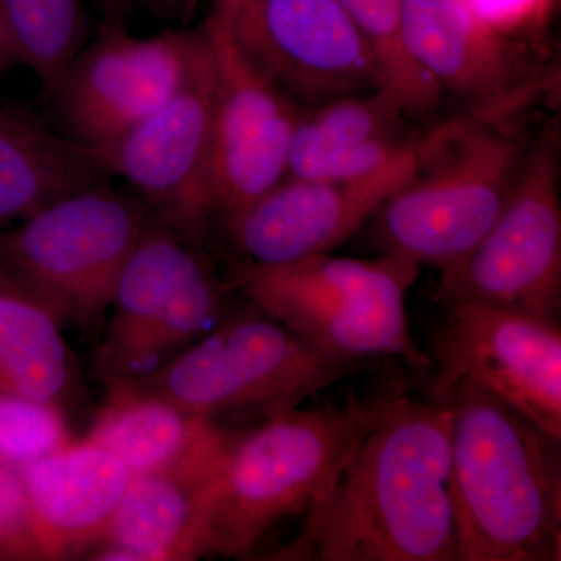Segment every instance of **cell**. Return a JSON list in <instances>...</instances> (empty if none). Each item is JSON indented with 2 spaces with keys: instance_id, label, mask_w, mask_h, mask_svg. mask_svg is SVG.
<instances>
[{
  "instance_id": "obj_25",
  "label": "cell",
  "mask_w": 561,
  "mask_h": 561,
  "mask_svg": "<svg viewBox=\"0 0 561 561\" xmlns=\"http://www.w3.org/2000/svg\"><path fill=\"white\" fill-rule=\"evenodd\" d=\"M57 405L0 393V461L22 468L68 445Z\"/></svg>"
},
{
  "instance_id": "obj_12",
  "label": "cell",
  "mask_w": 561,
  "mask_h": 561,
  "mask_svg": "<svg viewBox=\"0 0 561 561\" xmlns=\"http://www.w3.org/2000/svg\"><path fill=\"white\" fill-rule=\"evenodd\" d=\"M224 22L243 57L300 108L383 87L341 0H241Z\"/></svg>"
},
{
  "instance_id": "obj_7",
  "label": "cell",
  "mask_w": 561,
  "mask_h": 561,
  "mask_svg": "<svg viewBox=\"0 0 561 561\" xmlns=\"http://www.w3.org/2000/svg\"><path fill=\"white\" fill-rule=\"evenodd\" d=\"M150 224L149 206L108 181L73 192L7 236L5 276L51 312L90 328L110 308L122 267Z\"/></svg>"
},
{
  "instance_id": "obj_16",
  "label": "cell",
  "mask_w": 561,
  "mask_h": 561,
  "mask_svg": "<svg viewBox=\"0 0 561 561\" xmlns=\"http://www.w3.org/2000/svg\"><path fill=\"white\" fill-rule=\"evenodd\" d=\"M416 153L367 180L286 176L221 221L239 264L273 267L330 253L381 209L415 171Z\"/></svg>"
},
{
  "instance_id": "obj_11",
  "label": "cell",
  "mask_w": 561,
  "mask_h": 561,
  "mask_svg": "<svg viewBox=\"0 0 561 561\" xmlns=\"http://www.w3.org/2000/svg\"><path fill=\"white\" fill-rule=\"evenodd\" d=\"M214 110L216 72L202 27L180 90L102 153L111 175L127 181L158 219L197 241L214 220L209 195Z\"/></svg>"
},
{
  "instance_id": "obj_21",
  "label": "cell",
  "mask_w": 561,
  "mask_h": 561,
  "mask_svg": "<svg viewBox=\"0 0 561 561\" xmlns=\"http://www.w3.org/2000/svg\"><path fill=\"white\" fill-rule=\"evenodd\" d=\"M98 151L50 130L33 111L0 108V224L110 181Z\"/></svg>"
},
{
  "instance_id": "obj_6",
  "label": "cell",
  "mask_w": 561,
  "mask_h": 561,
  "mask_svg": "<svg viewBox=\"0 0 561 561\" xmlns=\"http://www.w3.org/2000/svg\"><path fill=\"white\" fill-rule=\"evenodd\" d=\"M360 368L313 348L253 306L157 370L117 383L221 423L290 411Z\"/></svg>"
},
{
  "instance_id": "obj_17",
  "label": "cell",
  "mask_w": 561,
  "mask_h": 561,
  "mask_svg": "<svg viewBox=\"0 0 561 561\" xmlns=\"http://www.w3.org/2000/svg\"><path fill=\"white\" fill-rule=\"evenodd\" d=\"M409 119L408 111L382 88L302 108L287 176L357 181L390 171L419 153L421 135Z\"/></svg>"
},
{
  "instance_id": "obj_13",
  "label": "cell",
  "mask_w": 561,
  "mask_h": 561,
  "mask_svg": "<svg viewBox=\"0 0 561 561\" xmlns=\"http://www.w3.org/2000/svg\"><path fill=\"white\" fill-rule=\"evenodd\" d=\"M402 36L442 94L451 92L478 119L512 127L556 88L523 39L491 28L465 0H402Z\"/></svg>"
},
{
  "instance_id": "obj_26",
  "label": "cell",
  "mask_w": 561,
  "mask_h": 561,
  "mask_svg": "<svg viewBox=\"0 0 561 561\" xmlns=\"http://www.w3.org/2000/svg\"><path fill=\"white\" fill-rule=\"evenodd\" d=\"M0 559H44L21 468L0 461Z\"/></svg>"
},
{
  "instance_id": "obj_22",
  "label": "cell",
  "mask_w": 561,
  "mask_h": 561,
  "mask_svg": "<svg viewBox=\"0 0 561 561\" xmlns=\"http://www.w3.org/2000/svg\"><path fill=\"white\" fill-rule=\"evenodd\" d=\"M69 382L54 312L0 273V393L57 405Z\"/></svg>"
},
{
  "instance_id": "obj_5",
  "label": "cell",
  "mask_w": 561,
  "mask_h": 561,
  "mask_svg": "<svg viewBox=\"0 0 561 561\" xmlns=\"http://www.w3.org/2000/svg\"><path fill=\"white\" fill-rule=\"evenodd\" d=\"M420 265L397 254L353 260L313 254L290 264H238L232 287L254 308L313 348L337 359L401 357L416 371L432 368L413 341L405 298Z\"/></svg>"
},
{
  "instance_id": "obj_29",
  "label": "cell",
  "mask_w": 561,
  "mask_h": 561,
  "mask_svg": "<svg viewBox=\"0 0 561 561\" xmlns=\"http://www.w3.org/2000/svg\"><path fill=\"white\" fill-rule=\"evenodd\" d=\"M20 65L11 47L9 33H7L5 21H3L2 7H0V76L9 72L11 68Z\"/></svg>"
},
{
  "instance_id": "obj_18",
  "label": "cell",
  "mask_w": 561,
  "mask_h": 561,
  "mask_svg": "<svg viewBox=\"0 0 561 561\" xmlns=\"http://www.w3.org/2000/svg\"><path fill=\"white\" fill-rule=\"evenodd\" d=\"M21 471L44 559L99 545L131 482L116 456L90 442L68 443Z\"/></svg>"
},
{
  "instance_id": "obj_10",
  "label": "cell",
  "mask_w": 561,
  "mask_h": 561,
  "mask_svg": "<svg viewBox=\"0 0 561 561\" xmlns=\"http://www.w3.org/2000/svg\"><path fill=\"white\" fill-rule=\"evenodd\" d=\"M431 339L432 401L470 381L561 440V328L476 302L443 306Z\"/></svg>"
},
{
  "instance_id": "obj_15",
  "label": "cell",
  "mask_w": 561,
  "mask_h": 561,
  "mask_svg": "<svg viewBox=\"0 0 561 561\" xmlns=\"http://www.w3.org/2000/svg\"><path fill=\"white\" fill-rule=\"evenodd\" d=\"M203 31L216 72L209 195L214 219L224 221L286 179L302 108L243 57L219 16Z\"/></svg>"
},
{
  "instance_id": "obj_1",
  "label": "cell",
  "mask_w": 561,
  "mask_h": 561,
  "mask_svg": "<svg viewBox=\"0 0 561 561\" xmlns=\"http://www.w3.org/2000/svg\"><path fill=\"white\" fill-rule=\"evenodd\" d=\"M451 409L405 398L305 515L287 560L457 561Z\"/></svg>"
},
{
  "instance_id": "obj_23",
  "label": "cell",
  "mask_w": 561,
  "mask_h": 561,
  "mask_svg": "<svg viewBox=\"0 0 561 561\" xmlns=\"http://www.w3.org/2000/svg\"><path fill=\"white\" fill-rule=\"evenodd\" d=\"M0 7L18 62L51 94L81 50L79 0H0Z\"/></svg>"
},
{
  "instance_id": "obj_2",
  "label": "cell",
  "mask_w": 561,
  "mask_h": 561,
  "mask_svg": "<svg viewBox=\"0 0 561 561\" xmlns=\"http://www.w3.org/2000/svg\"><path fill=\"white\" fill-rule=\"evenodd\" d=\"M451 409L457 561L561 560V440L470 381Z\"/></svg>"
},
{
  "instance_id": "obj_20",
  "label": "cell",
  "mask_w": 561,
  "mask_h": 561,
  "mask_svg": "<svg viewBox=\"0 0 561 561\" xmlns=\"http://www.w3.org/2000/svg\"><path fill=\"white\" fill-rule=\"evenodd\" d=\"M221 467L136 476L99 545L101 560L208 556L206 518Z\"/></svg>"
},
{
  "instance_id": "obj_4",
  "label": "cell",
  "mask_w": 561,
  "mask_h": 561,
  "mask_svg": "<svg viewBox=\"0 0 561 561\" xmlns=\"http://www.w3.org/2000/svg\"><path fill=\"white\" fill-rule=\"evenodd\" d=\"M530 146L470 114L421 136L411 179L375 214L382 253L438 271L459 261L511 201Z\"/></svg>"
},
{
  "instance_id": "obj_27",
  "label": "cell",
  "mask_w": 561,
  "mask_h": 561,
  "mask_svg": "<svg viewBox=\"0 0 561 561\" xmlns=\"http://www.w3.org/2000/svg\"><path fill=\"white\" fill-rule=\"evenodd\" d=\"M465 3L494 31L522 39L545 24L556 0H465Z\"/></svg>"
},
{
  "instance_id": "obj_28",
  "label": "cell",
  "mask_w": 561,
  "mask_h": 561,
  "mask_svg": "<svg viewBox=\"0 0 561 561\" xmlns=\"http://www.w3.org/2000/svg\"><path fill=\"white\" fill-rule=\"evenodd\" d=\"M131 0H102L108 22L106 24H121L122 14ZM151 16L161 21H175L181 14L191 9L192 0H139Z\"/></svg>"
},
{
  "instance_id": "obj_3",
  "label": "cell",
  "mask_w": 561,
  "mask_h": 561,
  "mask_svg": "<svg viewBox=\"0 0 561 561\" xmlns=\"http://www.w3.org/2000/svg\"><path fill=\"white\" fill-rule=\"evenodd\" d=\"M405 397L276 413L241 432L214 483L206 518L208 553L241 557L287 516H305L337 481L364 438Z\"/></svg>"
},
{
  "instance_id": "obj_9",
  "label": "cell",
  "mask_w": 561,
  "mask_h": 561,
  "mask_svg": "<svg viewBox=\"0 0 561 561\" xmlns=\"http://www.w3.org/2000/svg\"><path fill=\"white\" fill-rule=\"evenodd\" d=\"M435 301L476 302L560 324L561 201L553 133L531 142L511 201L485 236L442 268Z\"/></svg>"
},
{
  "instance_id": "obj_8",
  "label": "cell",
  "mask_w": 561,
  "mask_h": 561,
  "mask_svg": "<svg viewBox=\"0 0 561 561\" xmlns=\"http://www.w3.org/2000/svg\"><path fill=\"white\" fill-rule=\"evenodd\" d=\"M198 242L151 220L114 286L113 316L98 357L106 382L135 381L157 370L224 312L230 286L217 278Z\"/></svg>"
},
{
  "instance_id": "obj_24",
  "label": "cell",
  "mask_w": 561,
  "mask_h": 561,
  "mask_svg": "<svg viewBox=\"0 0 561 561\" xmlns=\"http://www.w3.org/2000/svg\"><path fill=\"white\" fill-rule=\"evenodd\" d=\"M381 68L382 90L408 111L427 116L442 103V91L412 60L402 36V0H341Z\"/></svg>"
},
{
  "instance_id": "obj_19",
  "label": "cell",
  "mask_w": 561,
  "mask_h": 561,
  "mask_svg": "<svg viewBox=\"0 0 561 561\" xmlns=\"http://www.w3.org/2000/svg\"><path fill=\"white\" fill-rule=\"evenodd\" d=\"M110 387L84 442L116 456L131 478L221 467L241 434L128 383Z\"/></svg>"
},
{
  "instance_id": "obj_14",
  "label": "cell",
  "mask_w": 561,
  "mask_h": 561,
  "mask_svg": "<svg viewBox=\"0 0 561 561\" xmlns=\"http://www.w3.org/2000/svg\"><path fill=\"white\" fill-rule=\"evenodd\" d=\"M195 43L197 31L144 38L122 24H106L51 92L69 138L102 157L180 90Z\"/></svg>"
},
{
  "instance_id": "obj_30",
  "label": "cell",
  "mask_w": 561,
  "mask_h": 561,
  "mask_svg": "<svg viewBox=\"0 0 561 561\" xmlns=\"http://www.w3.org/2000/svg\"><path fill=\"white\" fill-rule=\"evenodd\" d=\"M239 3H241V0H216L213 13L227 21L234 13V10L238 9Z\"/></svg>"
}]
</instances>
